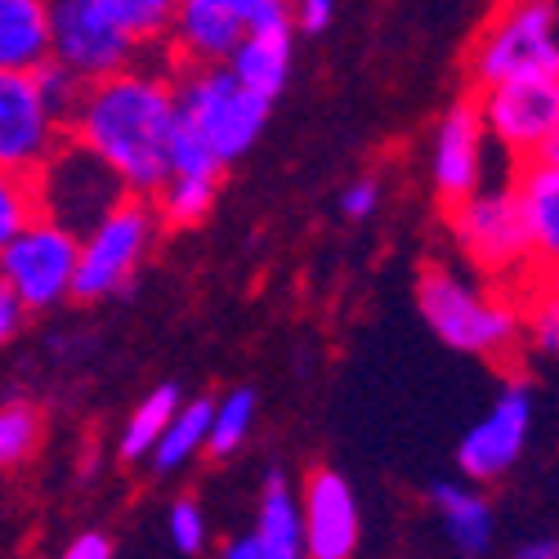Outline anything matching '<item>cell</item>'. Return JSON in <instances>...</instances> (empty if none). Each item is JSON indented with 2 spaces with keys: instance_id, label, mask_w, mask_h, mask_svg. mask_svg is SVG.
Instances as JSON below:
<instances>
[{
  "instance_id": "cell-1",
  "label": "cell",
  "mask_w": 559,
  "mask_h": 559,
  "mask_svg": "<svg viewBox=\"0 0 559 559\" xmlns=\"http://www.w3.org/2000/svg\"><path fill=\"white\" fill-rule=\"evenodd\" d=\"M179 121L175 81L157 68H121L104 81H90L85 95L68 121V134L85 144L112 175L126 183V193L153 198L166 183V144Z\"/></svg>"
},
{
  "instance_id": "cell-2",
  "label": "cell",
  "mask_w": 559,
  "mask_h": 559,
  "mask_svg": "<svg viewBox=\"0 0 559 559\" xmlns=\"http://www.w3.org/2000/svg\"><path fill=\"white\" fill-rule=\"evenodd\" d=\"M416 305H421V318L430 322V332L461 354H479L488 362H510V354H520L524 309L471 287L465 277H456L443 264H430L421 273Z\"/></svg>"
},
{
  "instance_id": "cell-3",
  "label": "cell",
  "mask_w": 559,
  "mask_h": 559,
  "mask_svg": "<svg viewBox=\"0 0 559 559\" xmlns=\"http://www.w3.org/2000/svg\"><path fill=\"white\" fill-rule=\"evenodd\" d=\"M157 233H162V215L153 198L126 193L112 211H104L85 228L76 277H72V300H108V296L130 292L139 264L148 260L157 242Z\"/></svg>"
},
{
  "instance_id": "cell-4",
  "label": "cell",
  "mask_w": 559,
  "mask_h": 559,
  "mask_svg": "<svg viewBox=\"0 0 559 559\" xmlns=\"http://www.w3.org/2000/svg\"><path fill=\"white\" fill-rule=\"evenodd\" d=\"M175 99H179V117H189L202 130V139L224 166L238 162L255 144L273 108V99L242 85L228 72V63L183 68V76L175 81Z\"/></svg>"
},
{
  "instance_id": "cell-5",
  "label": "cell",
  "mask_w": 559,
  "mask_h": 559,
  "mask_svg": "<svg viewBox=\"0 0 559 559\" xmlns=\"http://www.w3.org/2000/svg\"><path fill=\"white\" fill-rule=\"evenodd\" d=\"M520 72H559V5L555 0H506L492 23L475 36L471 50V85L484 90L492 81Z\"/></svg>"
},
{
  "instance_id": "cell-6",
  "label": "cell",
  "mask_w": 559,
  "mask_h": 559,
  "mask_svg": "<svg viewBox=\"0 0 559 559\" xmlns=\"http://www.w3.org/2000/svg\"><path fill=\"white\" fill-rule=\"evenodd\" d=\"M448 228L461 247V255L471 260L479 273L492 277H528L533 269V251H528V233H524V215H520V198L515 189H479L465 193L461 202L448 206Z\"/></svg>"
},
{
  "instance_id": "cell-7",
  "label": "cell",
  "mask_w": 559,
  "mask_h": 559,
  "mask_svg": "<svg viewBox=\"0 0 559 559\" xmlns=\"http://www.w3.org/2000/svg\"><path fill=\"white\" fill-rule=\"evenodd\" d=\"M81 255V233L50 215H32L14 238L0 247V277L19 292L27 309H55L72 296Z\"/></svg>"
},
{
  "instance_id": "cell-8",
  "label": "cell",
  "mask_w": 559,
  "mask_h": 559,
  "mask_svg": "<svg viewBox=\"0 0 559 559\" xmlns=\"http://www.w3.org/2000/svg\"><path fill=\"white\" fill-rule=\"evenodd\" d=\"M32 175H36L40 215L68 224L72 233L90 228L104 211H112L126 198V183L112 175V166H104L85 144H76L72 134H63L55 144V153Z\"/></svg>"
},
{
  "instance_id": "cell-9",
  "label": "cell",
  "mask_w": 559,
  "mask_h": 559,
  "mask_svg": "<svg viewBox=\"0 0 559 559\" xmlns=\"http://www.w3.org/2000/svg\"><path fill=\"white\" fill-rule=\"evenodd\" d=\"M475 104L492 144L515 162H528L559 126V72H520L492 81L479 90Z\"/></svg>"
},
{
  "instance_id": "cell-10",
  "label": "cell",
  "mask_w": 559,
  "mask_h": 559,
  "mask_svg": "<svg viewBox=\"0 0 559 559\" xmlns=\"http://www.w3.org/2000/svg\"><path fill=\"white\" fill-rule=\"evenodd\" d=\"M139 45L99 19L85 0H50V59L76 72L85 85L139 63Z\"/></svg>"
},
{
  "instance_id": "cell-11",
  "label": "cell",
  "mask_w": 559,
  "mask_h": 559,
  "mask_svg": "<svg viewBox=\"0 0 559 559\" xmlns=\"http://www.w3.org/2000/svg\"><path fill=\"white\" fill-rule=\"evenodd\" d=\"M528 430H533V394L524 381H510L492 412L475 430H465L461 448H456V465L465 479L475 484H488V479H501L510 465H515L528 448Z\"/></svg>"
},
{
  "instance_id": "cell-12",
  "label": "cell",
  "mask_w": 559,
  "mask_h": 559,
  "mask_svg": "<svg viewBox=\"0 0 559 559\" xmlns=\"http://www.w3.org/2000/svg\"><path fill=\"white\" fill-rule=\"evenodd\" d=\"M68 130L45 112L32 72L0 68V166L36 170Z\"/></svg>"
},
{
  "instance_id": "cell-13",
  "label": "cell",
  "mask_w": 559,
  "mask_h": 559,
  "mask_svg": "<svg viewBox=\"0 0 559 559\" xmlns=\"http://www.w3.org/2000/svg\"><path fill=\"white\" fill-rule=\"evenodd\" d=\"M484 144H488V130L479 117L475 99H461L443 112L439 130H435V157H430V179H435V193L443 206L461 202L465 193L479 189L484 179Z\"/></svg>"
},
{
  "instance_id": "cell-14",
  "label": "cell",
  "mask_w": 559,
  "mask_h": 559,
  "mask_svg": "<svg viewBox=\"0 0 559 559\" xmlns=\"http://www.w3.org/2000/svg\"><path fill=\"white\" fill-rule=\"evenodd\" d=\"M242 32L247 23L228 0H175L166 50L179 68H211V63H228Z\"/></svg>"
},
{
  "instance_id": "cell-15",
  "label": "cell",
  "mask_w": 559,
  "mask_h": 559,
  "mask_svg": "<svg viewBox=\"0 0 559 559\" xmlns=\"http://www.w3.org/2000/svg\"><path fill=\"white\" fill-rule=\"evenodd\" d=\"M305 520V555L313 559H345L358 546V501L354 488L336 471H313L300 492Z\"/></svg>"
},
{
  "instance_id": "cell-16",
  "label": "cell",
  "mask_w": 559,
  "mask_h": 559,
  "mask_svg": "<svg viewBox=\"0 0 559 559\" xmlns=\"http://www.w3.org/2000/svg\"><path fill=\"white\" fill-rule=\"evenodd\" d=\"M292 36H296L292 5L269 10L264 19L247 23L238 50L228 55V72L238 76L242 85L260 90V95L277 99L283 95V85H287V76H292Z\"/></svg>"
},
{
  "instance_id": "cell-17",
  "label": "cell",
  "mask_w": 559,
  "mask_h": 559,
  "mask_svg": "<svg viewBox=\"0 0 559 559\" xmlns=\"http://www.w3.org/2000/svg\"><path fill=\"white\" fill-rule=\"evenodd\" d=\"M515 198H520V215H524V233H528V251H533V269H555L559 264V166L550 162H515Z\"/></svg>"
},
{
  "instance_id": "cell-18",
  "label": "cell",
  "mask_w": 559,
  "mask_h": 559,
  "mask_svg": "<svg viewBox=\"0 0 559 559\" xmlns=\"http://www.w3.org/2000/svg\"><path fill=\"white\" fill-rule=\"evenodd\" d=\"M50 59V0H0V68L32 72Z\"/></svg>"
},
{
  "instance_id": "cell-19",
  "label": "cell",
  "mask_w": 559,
  "mask_h": 559,
  "mask_svg": "<svg viewBox=\"0 0 559 559\" xmlns=\"http://www.w3.org/2000/svg\"><path fill=\"white\" fill-rule=\"evenodd\" d=\"M269 559H300L305 555V520H300V497L292 492L287 475H269L255 510V528Z\"/></svg>"
},
{
  "instance_id": "cell-20",
  "label": "cell",
  "mask_w": 559,
  "mask_h": 559,
  "mask_svg": "<svg viewBox=\"0 0 559 559\" xmlns=\"http://www.w3.org/2000/svg\"><path fill=\"white\" fill-rule=\"evenodd\" d=\"M430 501L439 506V515H443L448 537H452L456 550H465V555L488 550V542H492V506H488V497L479 488L443 479V484L430 488Z\"/></svg>"
},
{
  "instance_id": "cell-21",
  "label": "cell",
  "mask_w": 559,
  "mask_h": 559,
  "mask_svg": "<svg viewBox=\"0 0 559 559\" xmlns=\"http://www.w3.org/2000/svg\"><path fill=\"white\" fill-rule=\"evenodd\" d=\"M211 399H193V403H179L175 412H170V421H166V430L157 435V443H153V461H157V471L162 475H170V471H183L193 456H202L206 452V435H211Z\"/></svg>"
},
{
  "instance_id": "cell-22",
  "label": "cell",
  "mask_w": 559,
  "mask_h": 559,
  "mask_svg": "<svg viewBox=\"0 0 559 559\" xmlns=\"http://www.w3.org/2000/svg\"><path fill=\"white\" fill-rule=\"evenodd\" d=\"M99 19H108L121 36H130L139 50H157L170 36L175 0H85Z\"/></svg>"
},
{
  "instance_id": "cell-23",
  "label": "cell",
  "mask_w": 559,
  "mask_h": 559,
  "mask_svg": "<svg viewBox=\"0 0 559 559\" xmlns=\"http://www.w3.org/2000/svg\"><path fill=\"white\" fill-rule=\"evenodd\" d=\"M219 193V179H189V175H170L162 189L153 193V206L162 215V228H193L211 215Z\"/></svg>"
},
{
  "instance_id": "cell-24",
  "label": "cell",
  "mask_w": 559,
  "mask_h": 559,
  "mask_svg": "<svg viewBox=\"0 0 559 559\" xmlns=\"http://www.w3.org/2000/svg\"><path fill=\"white\" fill-rule=\"evenodd\" d=\"M175 407H179V390H175V385H157L144 403H139V407L130 412L126 430H121V461H144V456L153 452L157 435L166 430V421H170Z\"/></svg>"
},
{
  "instance_id": "cell-25",
  "label": "cell",
  "mask_w": 559,
  "mask_h": 559,
  "mask_svg": "<svg viewBox=\"0 0 559 559\" xmlns=\"http://www.w3.org/2000/svg\"><path fill=\"white\" fill-rule=\"evenodd\" d=\"M166 170L170 175H189V179H219L224 162L215 157V148L202 139V130L189 117H179L175 130H170V144H166Z\"/></svg>"
},
{
  "instance_id": "cell-26",
  "label": "cell",
  "mask_w": 559,
  "mask_h": 559,
  "mask_svg": "<svg viewBox=\"0 0 559 559\" xmlns=\"http://www.w3.org/2000/svg\"><path fill=\"white\" fill-rule=\"evenodd\" d=\"M255 421V394L251 390H233L224 403L211 407V435H206V452L211 456H233Z\"/></svg>"
},
{
  "instance_id": "cell-27",
  "label": "cell",
  "mask_w": 559,
  "mask_h": 559,
  "mask_svg": "<svg viewBox=\"0 0 559 559\" xmlns=\"http://www.w3.org/2000/svg\"><path fill=\"white\" fill-rule=\"evenodd\" d=\"M32 215H40L36 175L32 170H14V166H0V247H5Z\"/></svg>"
},
{
  "instance_id": "cell-28",
  "label": "cell",
  "mask_w": 559,
  "mask_h": 559,
  "mask_svg": "<svg viewBox=\"0 0 559 559\" xmlns=\"http://www.w3.org/2000/svg\"><path fill=\"white\" fill-rule=\"evenodd\" d=\"M32 81H36V95H40L45 112H50V117L68 130V121H72V112H76L81 95H85V81H81L76 72H68L59 59L36 63V68H32Z\"/></svg>"
},
{
  "instance_id": "cell-29",
  "label": "cell",
  "mask_w": 559,
  "mask_h": 559,
  "mask_svg": "<svg viewBox=\"0 0 559 559\" xmlns=\"http://www.w3.org/2000/svg\"><path fill=\"white\" fill-rule=\"evenodd\" d=\"M40 448V412L27 403L0 407V471H14Z\"/></svg>"
},
{
  "instance_id": "cell-30",
  "label": "cell",
  "mask_w": 559,
  "mask_h": 559,
  "mask_svg": "<svg viewBox=\"0 0 559 559\" xmlns=\"http://www.w3.org/2000/svg\"><path fill=\"white\" fill-rule=\"evenodd\" d=\"M166 528H170L175 550H183V555L206 550V515H202V506H198L193 497H179V501L170 506Z\"/></svg>"
},
{
  "instance_id": "cell-31",
  "label": "cell",
  "mask_w": 559,
  "mask_h": 559,
  "mask_svg": "<svg viewBox=\"0 0 559 559\" xmlns=\"http://www.w3.org/2000/svg\"><path fill=\"white\" fill-rule=\"evenodd\" d=\"M332 14H336V0H292V23L305 36L328 32L332 27Z\"/></svg>"
},
{
  "instance_id": "cell-32",
  "label": "cell",
  "mask_w": 559,
  "mask_h": 559,
  "mask_svg": "<svg viewBox=\"0 0 559 559\" xmlns=\"http://www.w3.org/2000/svg\"><path fill=\"white\" fill-rule=\"evenodd\" d=\"M377 206H381V183H377V179H354L349 189L341 193V211H345L349 219L377 215Z\"/></svg>"
},
{
  "instance_id": "cell-33",
  "label": "cell",
  "mask_w": 559,
  "mask_h": 559,
  "mask_svg": "<svg viewBox=\"0 0 559 559\" xmlns=\"http://www.w3.org/2000/svg\"><path fill=\"white\" fill-rule=\"evenodd\" d=\"M23 318H27V305L19 300V292L5 283V277H0V345H10L19 336Z\"/></svg>"
},
{
  "instance_id": "cell-34",
  "label": "cell",
  "mask_w": 559,
  "mask_h": 559,
  "mask_svg": "<svg viewBox=\"0 0 559 559\" xmlns=\"http://www.w3.org/2000/svg\"><path fill=\"white\" fill-rule=\"evenodd\" d=\"M117 546L108 533H81L72 546H68V559H112Z\"/></svg>"
},
{
  "instance_id": "cell-35",
  "label": "cell",
  "mask_w": 559,
  "mask_h": 559,
  "mask_svg": "<svg viewBox=\"0 0 559 559\" xmlns=\"http://www.w3.org/2000/svg\"><path fill=\"white\" fill-rule=\"evenodd\" d=\"M224 559H269V555H264V542L255 533H247V537H233L224 546Z\"/></svg>"
},
{
  "instance_id": "cell-36",
  "label": "cell",
  "mask_w": 559,
  "mask_h": 559,
  "mask_svg": "<svg viewBox=\"0 0 559 559\" xmlns=\"http://www.w3.org/2000/svg\"><path fill=\"white\" fill-rule=\"evenodd\" d=\"M233 10L242 14V23H255V19H264L269 10H277V5H287V0H228Z\"/></svg>"
},
{
  "instance_id": "cell-37",
  "label": "cell",
  "mask_w": 559,
  "mask_h": 559,
  "mask_svg": "<svg viewBox=\"0 0 559 559\" xmlns=\"http://www.w3.org/2000/svg\"><path fill=\"white\" fill-rule=\"evenodd\" d=\"M528 287H537V292H542V296H546V300L559 309V264H555V269L533 273V277H528Z\"/></svg>"
},
{
  "instance_id": "cell-38",
  "label": "cell",
  "mask_w": 559,
  "mask_h": 559,
  "mask_svg": "<svg viewBox=\"0 0 559 559\" xmlns=\"http://www.w3.org/2000/svg\"><path fill=\"white\" fill-rule=\"evenodd\" d=\"M520 555L524 559H559V542H528V546H520Z\"/></svg>"
},
{
  "instance_id": "cell-39",
  "label": "cell",
  "mask_w": 559,
  "mask_h": 559,
  "mask_svg": "<svg viewBox=\"0 0 559 559\" xmlns=\"http://www.w3.org/2000/svg\"><path fill=\"white\" fill-rule=\"evenodd\" d=\"M537 162H550V166H559V126L546 134V144L537 148Z\"/></svg>"
},
{
  "instance_id": "cell-40",
  "label": "cell",
  "mask_w": 559,
  "mask_h": 559,
  "mask_svg": "<svg viewBox=\"0 0 559 559\" xmlns=\"http://www.w3.org/2000/svg\"><path fill=\"white\" fill-rule=\"evenodd\" d=\"M287 5H292V0H287Z\"/></svg>"
}]
</instances>
